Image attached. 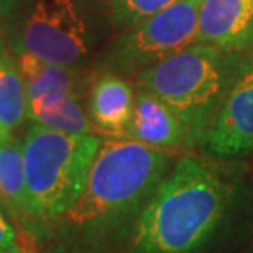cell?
Listing matches in <instances>:
<instances>
[{"mask_svg": "<svg viewBox=\"0 0 253 253\" xmlns=\"http://www.w3.org/2000/svg\"><path fill=\"white\" fill-rule=\"evenodd\" d=\"M101 139L33 123L23 134L26 186L33 219L54 220L82 195Z\"/></svg>", "mask_w": 253, "mask_h": 253, "instance_id": "4", "label": "cell"}, {"mask_svg": "<svg viewBox=\"0 0 253 253\" xmlns=\"http://www.w3.org/2000/svg\"><path fill=\"white\" fill-rule=\"evenodd\" d=\"M0 253H21L17 244V234L0 212Z\"/></svg>", "mask_w": 253, "mask_h": 253, "instance_id": "16", "label": "cell"}, {"mask_svg": "<svg viewBox=\"0 0 253 253\" xmlns=\"http://www.w3.org/2000/svg\"><path fill=\"white\" fill-rule=\"evenodd\" d=\"M201 0H178L125 30L105 57V69L139 74L196 42Z\"/></svg>", "mask_w": 253, "mask_h": 253, "instance_id": "6", "label": "cell"}, {"mask_svg": "<svg viewBox=\"0 0 253 253\" xmlns=\"http://www.w3.org/2000/svg\"><path fill=\"white\" fill-rule=\"evenodd\" d=\"M234 206L232 183L181 157L145 203L126 253H227Z\"/></svg>", "mask_w": 253, "mask_h": 253, "instance_id": "2", "label": "cell"}, {"mask_svg": "<svg viewBox=\"0 0 253 253\" xmlns=\"http://www.w3.org/2000/svg\"><path fill=\"white\" fill-rule=\"evenodd\" d=\"M123 137L164 150L190 145V134L180 116L159 96L141 87L136 91L134 111Z\"/></svg>", "mask_w": 253, "mask_h": 253, "instance_id": "9", "label": "cell"}, {"mask_svg": "<svg viewBox=\"0 0 253 253\" xmlns=\"http://www.w3.org/2000/svg\"><path fill=\"white\" fill-rule=\"evenodd\" d=\"M136 93L118 72L105 71L88 91V116L100 132L123 136L131 121Z\"/></svg>", "mask_w": 253, "mask_h": 253, "instance_id": "10", "label": "cell"}, {"mask_svg": "<svg viewBox=\"0 0 253 253\" xmlns=\"http://www.w3.org/2000/svg\"><path fill=\"white\" fill-rule=\"evenodd\" d=\"M242 64L237 52L193 42L141 71L137 82L180 116L190 134V145H195L203 144Z\"/></svg>", "mask_w": 253, "mask_h": 253, "instance_id": "3", "label": "cell"}, {"mask_svg": "<svg viewBox=\"0 0 253 253\" xmlns=\"http://www.w3.org/2000/svg\"><path fill=\"white\" fill-rule=\"evenodd\" d=\"M28 120L56 131L71 134L98 132L82 106V95L49 91L28 98Z\"/></svg>", "mask_w": 253, "mask_h": 253, "instance_id": "11", "label": "cell"}, {"mask_svg": "<svg viewBox=\"0 0 253 253\" xmlns=\"http://www.w3.org/2000/svg\"><path fill=\"white\" fill-rule=\"evenodd\" d=\"M7 46L12 54L75 67L90 51L87 18L77 0H21L7 18Z\"/></svg>", "mask_w": 253, "mask_h": 253, "instance_id": "5", "label": "cell"}, {"mask_svg": "<svg viewBox=\"0 0 253 253\" xmlns=\"http://www.w3.org/2000/svg\"><path fill=\"white\" fill-rule=\"evenodd\" d=\"M28 120V95L12 52L0 54V137L17 134Z\"/></svg>", "mask_w": 253, "mask_h": 253, "instance_id": "14", "label": "cell"}, {"mask_svg": "<svg viewBox=\"0 0 253 253\" xmlns=\"http://www.w3.org/2000/svg\"><path fill=\"white\" fill-rule=\"evenodd\" d=\"M0 54H2V52H0Z\"/></svg>", "mask_w": 253, "mask_h": 253, "instance_id": "20", "label": "cell"}, {"mask_svg": "<svg viewBox=\"0 0 253 253\" xmlns=\"http://www.w3.org/2000/svg\"><path fill=\"white\" fill-rule=\"evenodd\" d=\"M250 253H253V252H250Z\"/></svg>", "mask_w": 253, "mask_h": 253, "instance_id": "19", "label": "cell"}, {"mask_svg": "<svg viewBox=\"0 0 253 253\" xmlns=\"http://www.w3.org/2000/svg\"><path fill=\"white\" fill-rule=\"evenodd\" d=\"M196 42L229 52L253 46V0H201Z\"/></svg>", "mask_w": 253, "mask_h": 253, "instance_id": "8", "label": "cell"}, {"mask_svg": "<svg viewBox=\"0 0 253 253\" xmlns=\"http://www.w3.org/2000/svg\"><path fill=\"white\" fill-rule=\"evenodd\" d=\"M7 20L0 15V52H7Z\"/></svg>", "mask_w": 253, "mask_h": 253, "instance_id": "18", "label": "cell"}, {"mask_svg": "<svg viewBox=\"0 0 253 253\" xmlns=\"http://www.w3.org/2000/svg\"><path fill=\"white\" fill-rule=\"evenodd\" d=\"M23 75L28 98L49 91H67V93H85L90 82L88 74L75 67L52 64L36 57L30 52L13 54Z\"/></svg>", "mask_w": 253, "mask_h": 253, "instance_id": "12", "label": "cell"}, {"mask_svg": "<svg viewBox=\"0 0 253 253\" xmlns=\"http://www.w3.org/2000/svg\"><path fill=\"white\" fill-rule=\"evenodd\" d=\"M203 145L219 159L245 157L253 152V57L242 64Z\"/></svg>", "mask_w": 253, "mask_h": 253, "instance_id": "7", "label": "cell"}, {"mask_svg": "<svg viewBox=\"0 0 253 253\" xmlns=\"http://www.w3.org/2000/svg\"><path fill=\"white\" fill-rule=\"evenodd\" d=\"M175 2L178 0H110L113 25L120 30H129Z\"/></svg>", "mask_w": 253, "mask_h": 253, "instance_id": "15", "label": "cell"}, {"mask_svg": "<svg viewBox=\"0 0 253 253\" xmlns=\"http://www.w3.org/2000/svg\"><path fill=\"white\" fill-rule=\"evenodd\" d=\"M20 2L21 0H0V15L7 20L13 13V10L17 8V5Z\"/></svg>", "mask_w": 253, "mask_h": 253, "instance_id": "17", "label": "cell"}, {"mask_svg": "<svg viewBox=\"0 0 253 253\" xmlns=\"http://www.w3.org/2000/svg\"><path fill=\"white\" fill-rule=\"evenodd\" d=\"M0 206L15 217L33 219L26 186L23 137L17 134L0 137Z\"/></svg>", "mask_w": 253, "mask_h": 253, "instance_id": "13", "label": "cell"}, {"mask_svg": "<svg viewBox=\"0 0 253 253\" xmlns=\"http://www.w3.org/2000/svg\"><path fill=\"white\" fill-rule=\"evenodd\" d=\"M164 149L131 137L101 139L82 195L62 214L67 253H126L145 203L167 175Z\"/></svg>", "mask_w": 253, "mask_h": 253, "instance_id": "1", "label": "cell"}]
</instances>
